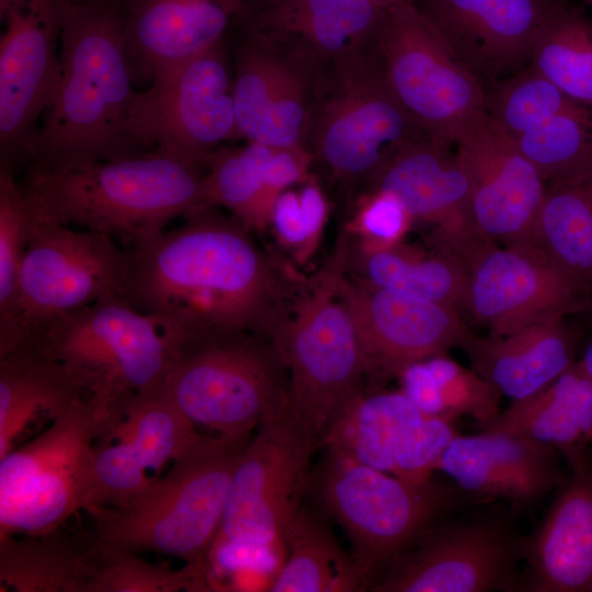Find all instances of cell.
<instances>
[{
    "instance_id": "6da1fadb",
    "label": "cell",
    "mask_w": 592,
    "mask_h": 592,
    "mask_svg": "<svg viewBox=\"0 0 592 592\" xmlns=\"http://www.w3.org/2000/svg\"><path fill=\"white\" fill-rule=\"evenodd\" d=\"M215 208L127 249L123 297L187 339L224 331L271 339L298 280L262 251L237 218Z\"/></svg>"
},
{
    "instance_id": "7a4b0ae2",
    "label": "cell",
    "mask_w": 592,
    "mask_h": 592,
    "mask_svg": "<svg viewBox=\"0 0 592 592\" xmlns=\"http://www.w3.org/2000/svg\"><path fill=\"white\" fill-rule=\"evenodd\" d=\"M60 79L27 145L30 164L67 170L147 152L128 133L136 93L113 0L61 9Z\"/></svg>"
},
{
    "instance_id": "3957f363",
    "label": "cell",
    "mask_w": 592,
    "mask_h": 592,
    "mask_svg": "<svg viewBox=\"0 0 592 592\" xmlns=\"http://www.w3.org/2000/svg\"><path fill=\"white\" fill-rule=\"evenodd\" d=\"M20 185L34 218L107 235L126 249L212 207L203 164L162 148L67 170L29 164Z\"/></svg>"
},
{
    "instance_id": "277c9868",
    "label": "cell",
    "mask_w": 592,
    "mask_h": 592,
    "mask_svg": "<svg viewBox=\"0 0 592 592\" xmlns=\"http://www.w3.org/2000/svg\"><path fill=\"white\" fill-rule=\"evenodd\" d=\"M250 440L202 435L124 505L88 506L91 528L114 548L175 557L205 570Z\"/></svg>"
},
{
    "instance_id": "5b68a950",
    "label": "cell",
    "mask_w": 592,
    "mask_h": 592,
    "mask_svg": "<svg viewBox=\"0 0 592 592\" xmlns=\"http://www.w3.org/2000/svg\"><path fill=\"white\" fill-rule=\"evenodd\" d=\"M345 258L298 280L271 335L289 377L287 407L318 448L343 403L364 387L367 365L344 288Z\"/></svg>"
},
{
    "instance_id": "8992f818",
    "label": "cell",
    "mask_w": 592,
    "mask_h": 592,
    "mask_svg": "<svg viewBox=\"0 0 592 592\" xmlns=\"http://www.w3.org/2000/svg\"><path fill=\"white\" fill-rule=\"evenodd\" d=\"M186 340L167 319L111 296L49 322L25 345L60 363L95 405L109 410L127 395L164 390Z\"/></svg>"
},
{
    "instance_id": "52a82bcc",
    "label": "cell",
    "mask_w": 592,
    "mask_h": 592,
    "mask_svg": "<svg viewBox=\"0 0 592 592\" xmlns=\"http://www.w3.org/2000/svg\"><path fill=\"white\" fill-rule=\"evenodd\" d=\"M323 451V457L310 470L306 491L343 528L363 587H371L376 576L456 502L459 488L432 478L408 481L340 449Z\"/></svg>"
},
{
    "instance_id": "ba28073f",
    "label": "cell",
    "mask_w": 592,
    "mask_h": 592,
    "mask_svg": "<svg viewBox=\"0 0 592 592\" xmlns=\"http://www.w3.org/2000/svg\"><path fill=\"white\" fill-rule=\"evenodd\" d=\"M288 388L286 365L271 339L244 331L187 339L164 384L195 426L241 441L286 407Z\"/></svg>"
},
{
    "instance_id": "9c48e42d",
    "label": "cell",
    "mask_w": 592,
    "mask_h": 592,
    "mask_svg": "<svg viewBox=\"0 0 592 592\" xmlns=\"http://www.w3.org/2000/svg\"><path fill=\"white\" fill-rule=\"evenodd\" d=\"M424 137L372 48L319 67L307 147L337 179L368 182L399 150Z\"/></svg>"
},
{
    "instance_id": "30bf717a",
    "label": "cell",
    "mask_w": 592,
    "mask_h": 592,
    "mask_svg": "<svg viewBox=\"0 0 592 592\" xmlns=\"http://www.w3.org/2000/svg\"><path fill=\"white\" fill-rule=\"evenodd\" d=\"M128 269V250L114 238L33 217L14 304L0 323V357L67 314L123 297Z\"/></svg>"
},
{
    "instance_id": "8fae6325",
    "label": "cell",
    "mask_w": 592,
    "mask_h": 592,
    "mask_svg": "<svg viewBox=\"0 0 592 592\" xmlns=\"http://www.w3.org/2000/svg\"><path fill=\"white\" fill-rule=\"evenodd\" d=\"M434 246L449 252L468 278V315L491 335L587 312L592 288L535 243H504L476 231H441Z\"/></svg>"
},
{
    "instance_id": "7c38bea8",
    "label": "cell",
    "mask_w": 592,
    "mask_h": 592,
    "mask_svg": "<svg viewBox=\"0 0 592 592\" xmlns=\"http://www.w3.org/2000/svg\"><path fill=\"white\" fill-rule=\"evenodd\" d=\"M107 413L90 398L80 399L0 458V539L42 533L83 512Z\"/></svg>"
},
{
    "instance_id": "4fadbf2b",
    "label": "cell",
    "mask_w": 592,
    "mask_h": 592,
    "mask_svg": "<svg viewBox=\"0 0 592 592\" xmlns=\"http://www.w3.org/2000/svg\"><path fill=\"white\" fill-rule=\"evenodd\" d=\"M372 50L399 102L433 140L454 146L488 117L481 80L412 0L385 8Z\"/></svg>"
},
{
    "instance_id": "5bb4252c",
    "label": "cell",
    "mask_w": 592,
    "mask_h": 592,
    "mask_svg": "<svg viewBox=\"0 0 592 592\" xmlns=\"http://www.w3.org/2000/svg\"><path fill=\"white\" fill-rule=\"evenodd\" d=\"M227 39L163 69L136 91L127 128L143 149L162 148L201 162L223 143L240 138Z\"/></svg>"
},
{
    "instance_id": "9a60e30c",
    "label": "cell",
    "mask_w": 592,
    "mask_h": 592,
    "mask_svg": "<svg viewBox=\"0 0 592 592\" xmlns=\"http://www.w3.org/2000/svg\"><path fill=\"white\" fill-rule=\"evenodd\" d=\"M317 448L287 405L264 421L238 460L216 538L264 547L285 559L286 530L304 501Z\"/></svg>"
},
{
    "instance_id": "2e32d148",
    "label": "cell",
    "mask_w": 592,
    "mask_h": 592,
    "mask_svg": "<svg viewBox=\"0 0 592 592\" xmlns=\"http://www.w3.org/2000/svg\"><path fill=\"white\" fill-rule=\"evenodd\" d=\"M526 538L492 519L431 526L369 587L376 592L522 591Z\"/></svg>"
},
{
    "instance_id": "e0dca14e",
    "label": "cell",
    "mask_w": 592,
    "mask_h": 592,
    "mask_svg": "<svg viewBox=\"0 0 592 592\" xmlns=\"http://www.w3.org/2000/svg\"><path fill=\"white\" fill-rule=\"evenodd\" d=\"M202 435L166 390L123 397L96 439L84 510L124 505Z\"/></svg>"
},
{
    "instance_id": "ac0fdd59",
    "label": "cell",
    "mask_w": 592,
    "mask_h": 592,
    "mask_svg": "<svg viewBox=\"0 0 592 592\" xmlns=\"http://www.w3.org/2000/svg\"><path fill=\"white\" fill-rule=\"evenodd\" d=\"M0 166L13 171L52 104L60 79L61 11L50 0H21L0 12Z\"/></svg>"
},
{
    "instance_id": "d6986e66",
    "label": "cell",
    "mask_w": 592,
    "mask_h": 592,
    "mask_svg": "<svg viewBox=\"0 0 592 592\" xmlns=\"http://www.w3.org/2000/svg\"><path fill=\"white\" fill-rule=\"evenodd\" d=\"M232 44L234 106L240 138L307 148L315 67L243 24Z\"/></svg>"
},
{
    "instance_id": "ffe728a7",
    "label": "cell",
    "mask_w": 592,
    "mask_h": 592,
    "mask_svg": "<svg viewBox=\"0 0 592 592\" xmlns=\"http://www.w3.org/2000/svg\"><path fill=\"white\" fill-rule=\"evenodd\" d=\"M344 288L354 314L367 365V378L383 383L408 365L452 348L473 333L462 315L445 305L349 280Z\"/></svg>"
},
{
    "instance_id": "44dd1931",
    "label": "cell",
    "mask_w": 592,
    "mask_h": 592,
    "mask_svg": "<svg viewBox=\"0 0 592 592\" xmlns=\"http://www.w3.org/2000/svg\"><path fill=\"white\" fill-rule=\"evenodd\" d=\"M470 179L475 231L503 243H534L547 184L489 116L454 144Z\"/></svg>"
},
{
    "instance_id": "7402d4cb",
    "label": "cell",
    "mask_w": 592,
    "mask_h": 592,
    "mask_svg": "<svg viewBox=\"0 0 592 592\" xmlns=\"http://www.w3.org/2000/svg\"><path fill=\"white\" fill-rule=\"evenodd\" d=\"M454 54L496 82L530 65L551 11L567 0H413Z\"/></svg>"
},
{
    "instance_id": "603a6c76",
    "label": "cell",
    "mask_w": 592,
    "mask_h": 592,
    "mask_svg": "<svg viewBox=\"0 0 592 592\" xmlns=\"http://www.w3.org/2000/svg\"><path fill=\"white\" fill-rule=\"evenodd\" d=\"M136 87L229 37L249 0H113Z\"/></svg>"
},
{
    "instance_id": "cb8c5ba5",
    "label": "cell",
    "mask_w": 592,
    "mask_h": 592,
    "mask_svg": "<svg viewBox=\"0 0 592 592\" xmlns=\"http://www.w3.org/2000/svg\"><path fill=\"white\" fill-rule=\"evenodd\" d=\"M384 16L373 0H249L241 24L320 67L371 49Z\"/></svg>"
},
{
    "instance_id": "d4e9b609",
    "label": "cell",
    "mask_w": 592,
    "mask_h": 592,
    "mask_svg": "<svg viewBox=\"0 0 592 592\" xmlns=\"http://www.w3.org/2000/svg\"><path fill=\"white\" fill-rule=\"evenodd\" d=\"M566 462L570 475L526 538L522 591L592 592V451Z\"/></svg>"
},
{
    "instance_id": "484cf974",
    "label": "cell",
    "mask_w": 592,
    "mask_h": 592,
    "mask_svg": "<svg viewBox=\"0 0 592 592\" xmlns=\"http://www.w3.org/2000/svg\"><path fill=\"white\" fill-rule=\"evenodd\" d=\"M369 191L395 195L412 219L441 231H475L467 170L451 146L424 137L399 150L368 181Z\"/></svg>"
},
{
    "instance_id": "4316f807",
    "label": "cell",
    "mask_w": 592,
    "mask_h": 592,
    "mask_svg": "<svg viewBox=\"0 0 592 592\" xmlns=\"http://www.w3.org/2000/svg\"><path fill=\"white\" fill-rule=\"evenodd\" d=\"M0 539V591L92 592L104 544L80 519Z\"/></svg>"
},
{
    "instance_id": "83f0119b",
    "label": "cell",
    "mask_w": 592,
    "mask_h": 592,
    "mask_svg": "<svg viewBox=\"0 0 592 592\" xmlns=\"http://www.w3.org/2000/svg\"><path fill=\"white\" fill-rule=\"evenodd\" d=\"M580 340L578 330L561 318L500 337L471 333L462 349L471 368L514 401L563 373L576 361Z\"/></svg>"
},
{
    "instance_id": "f1b7e54d",
    "label": "cell",
    "mask_w": 592,
    "mask_h": 592,
    "mask_svg": "<svg viewBox=\"0 0 592 592\" xmlns=\"http://www.w3.org/2000/svg\"><path fill=\"white\" fill-rule=\"evenodd\" d=\"M83 398L66 368L32 345L0 357V458Z\"/></svg>"
},
{
    "instance_id": "f546056e",
    "label": "cell",
    "mask_w": 592,
    "mask_h": 592,
    "mask_svg": "<svg viewBox=\"0 0 592 592\" xmlns=\"http://www.w3.org/2000/svg\"><path fill=\"white\" fill-rule=\"evenodd\" d=\"M477 429L527 437L554 447L565 460L582 455L592 447V379L576 360L547 386Z\"/></svg>"
},
{
    "instance_id": "4dcf8cb0",
    "label": "cell",
    "mask_w": 592,
    "mask_h": 592,
    "mask_svg": "<svg viewBox=\"0 0 592 592\" xmlns=\"http://www.w3.org/2000/svg\"><path fill=\"white\" fill-rule=\"evenodd\" d=\"M422 415L401 390L378 391L364 386L339 409L320 448L340 449L391 474L405 434Z\"/></svg>"
},
{
    "instance_id": "1f68e13d",
    "label": "cell",
    "mask_w": 592,
    "mask_h": 592,
    "mask_svg": "<svg viewBox=\"0 0 592 592\" xmlns=\"http://www.w3.org/2000/svg\"><path fill=\"white\" fill-rule=\"evenodd\" d=\"M303 503L285 535L286 557L270 591L326 592L361 590L363 582L352 557L340 548L325 513Z\"/></svg>"
},
{
    "instance_id": "d6a6232c",
    "label": "cell",
    "mask_w": 592,
    "mask_h": 592,
    "mask_svg": "<svg viewBox=\"0 0 592 592\" xmlns=\"http://www.w3.org/2000/svg\"><path fill=\"white\" fill-rule=\"evenodd\" d=\"M400 243L376 251L360 250V278L468 314V278L462 263L439 248L425 254Z\"/></svg>"
},
{
    "instance_id": "836d02e7",
    "label": "cell",
    "mask_w": 592,
    "mask_h": 592,
    "mask_svg": "<svg viewBox=\"0 0 592 592\" xmlns=\"http://www.w3.org/2000/svg\"><path fill=\"white\" fill-rule=\"evenodd\" d=\"M534 243L592 288V173L547 185Z\"/></svg>"
},
{
    "instance_id": "e575fe53",
    "label": "cell",
    "mask_w": 592,
    "mask_h": 592,
    "mask_svg": "<svg viewBox=\"0 0 592 592\" xmlns=\"http://www.w3.org/2000/svg\"><path fill=\"white\" fill-rule=\"evenodd\" d=\"M265 148L257 143L239 148L220 146L201 158L209 205L229 209L248 230L261 231L271 225L278 197L265 181Z\"/></svg>"
},
{
    "instance_id": "d590c367",
    "label": "cell",
    "mask_w": 592,
    "mask_h": 592,
    "mask_svg": "<svg viewBox=\"0 0 592 592\" xmlns=\"http://www.w3.org/2000/svg\"><path fill=\"white\" fill-rule=\"evenodd\" d=\"M530 66L573 101L592 106V20L567 2L557 5L535 41Z\"/></svg>"
},
{
    "instance_id": "8d00e7d4",
    "label": "cell",
    "mask_w": 592,
    "mask_h": 592,
    "mask_svg": "<svg viewBox=\"0 0 592 592\" xmlns=\"http://www.w3.org/2000/svg\"><path fill=\"white\" fill-rule=\"evenodd\" d=\"M513 140L547 185L592 173V106L573 101Z\"/></svg>"
},
{
    "instance_id": "74e56055",
    "label": "cell",
    "mask_w": 592,
    "mask_h": 592,
    "mask_svg": "<svg viewBox=\"0 0 592 592\" xmlns=\"http://www.w3.org/2000/svg\"><path fill=\"white\" fill-rule=\"evenodd\" d=\"M572 102V99L528 65L498 84L492 95L487 96V113L500 130L516 138Z\"/></svg>"
},
{
    "instance_id": "f35d334b",
    "label": "cell",
    "mask_w": 592,
    "mask_h": 592,
    "mask_svg": "<svg viewBox=\"0 0 592 592\" xmlns=\"http://www.w3.org/2000/svg\"><path fill=\"white\" fill-rule=\"evenodd\" d=\"M464 492L480 498H498L515 504H532L522 485L486 446L480 433L457 435L435 466Z\"/></svg>"
},
{
    "instance_id": "ab89813d",
    "label": "cell",
    "mask_w": 592,
    "mask_h": 592,
    "mask_svg": "<svg viewBox=\"0 0 592 592\" xmlns=\"http://www.w3.org/2000/svg\"><path fill=\"white\" fill-rule=\"evenodd\" d=\"M104 544V543H103ZM103 561L92 592H206L205 570L184 565L144 560L139 554L105 545Z\"/></svg>"
},
{
    "instance_id": "60d3db41",
    "label": "cell",
    "mask_w": 592,
    "mask_h": 592,
    "mask_svg": "<svg viewBox=\"0 0 592 592\" xmlns=\"http://www.w3.org/2000/svg\"><path fill=\"white\" fill-rule=\"evenodd\" d=\"M32 213L13 171L0 166V323L12 310Z\"/></svg>"
},
{
    "instance_id": "b9f144b4",
    "label": "cell",
    "mask_w": 592,
    "mask_h": 592,
    "mask_svg": "<svg viewBox=\"0 0 592 592\" xmlns=\"http://www.w3.org/2000/svg\"><path fill=\"white\" fill-rule=\"evenodd\" d=\"M434 379L442 415L456 420L462 415L477 423L492 419L500 412L501 394L473 368L437 354L425 360Z\"/></svg>"
},
{
    "instance_id": "7bdbcfd3",
    "label": "cell",
    "mask_w": 592,
    "mask_h": 592,
    "mask_svg": "<svg viewBox=\"0 0 592 592\" xmlns=\"http://www.w3.org/2000/svg\"><path fill=\"white\" fill-rule=\"evenodd\" d=\"M457 435L455 420L423 414L405 434L391 474L412 482L431 479L437 462Z\"/></svg>"
},
{
    "instance_id": "ee69618b",
    "label": "cell",
    "mask_w": 592,
    "mask_h": 592,
    "mask_svg": "<svg viewBox=\"0 0 592 592\" xmlns=\"http://www.w3.org/2000/svg\"><path fill=\"white\" fill-rule=\"evenodd\" d=\"M402 203L387 192H368L353 221L363 238L361 250L376 251L401 242L412 221Z\"/></svg>"
},
{
    "instance_id": "f6af8a7d",
    "label": "cell",
    "mask_w": 592,
    "mask_h": 592,
    "mask_svg": "<svg viewBox=\"0 0 592 592\" xmlns=\"http://www.w3.org/2000/svg\"><path fill=\"white\" fill-rule=\"evenodd\" d=\"M271 225L280 240L292 248L299 261L311 255L306 218L298 192L285 190L275 201Z\"/></svg>"
},
{
    "instance_id": "bcb514c9",
    "label": "cell",
    "mask_w": 592,
    "mask_h": 592,
    "mask_svg": "<svg viewBox=\"0 0 592 592\" xmlns=\"http://www.w3.org/2000/svg\"><path fill=\"white\" fill-rule=\"evenodd\" d=\"M300 204L306 218L309 249L315 251L328 215V204L321 189L315 182L306 183L298 191Z\"/></svg>"
},
{
    "instance_id": "7dc6e473",
    "label": "cell",
    "mask_w": 592,
    "mask_h": 592,
    "mask_svg": "<svg viewBox=\"0 0 592 592\" xmlns=\"http://www.w3.org/2000/svg\"><path fill=\"white\" fill-rule=\"evenodd\" d=\"M587 312L591 315V326L582 348L581 357L578 361L592 379V299Z\"/></svg>"
},
{
    "instance_id": "c3c4849f",
    "label": "cell",
    "mask_w": 592,
    "mask_h": 592,
    "mask_svg": "<svg viewBox=\"0 0 592 592\" xmlns=\"http://www.w3.org/2000/svg\"><path fill=\"white\" fill-rule=\"evenodd\" d=\"M60 10L67 7L77 5L95 0H50Z\"/></svg>"
},
{
    "instance_id": "681fc988",
    "label": "cell",
    "mask_w": 592,
    "mask_h": 592,
    "mask_svg": "<svg viewBox=\"0 0 592 592\" xmlns=\"http://www.w3.org/2000/svg\"><path fill=\"white\" fill-rule=\"evenodd\" d=\"M21 0H0V12L4 11L10 4Z\"/></svg>"
},
{
    "instance_id": "f907efd6",
    "label": "cell",
    "mask_w": 592,
    "mask_h": 592,
    "mask_svg": "<svg viewBox=\"0 0 592 592\" xmlns=\"http://www.w3.org/2000/svg\"><path fill=\"white\" fill-rule=\"evenodd\" d=\"M580 1L592 7V0H580Z\"/></svg>"
}]
</instances>
